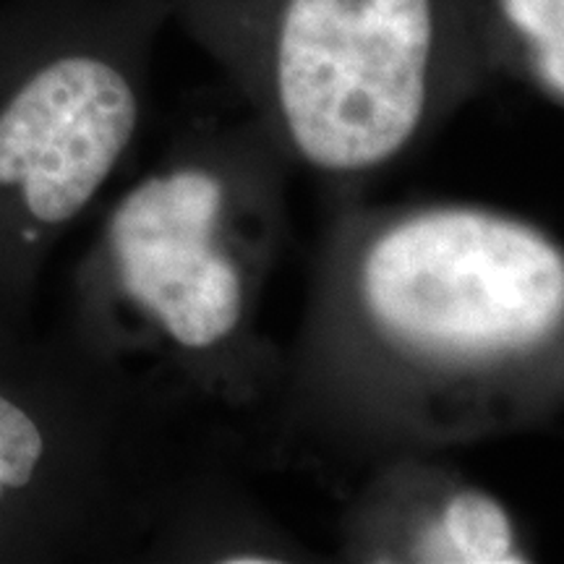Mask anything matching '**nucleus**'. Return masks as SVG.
Segmentation results:
<instances>
[{"label":"nucleus","mask_w":564,"mask_h":564,"mask_svg":"<svg viewBox=\"0 0 564 564\" xmlns=\"http://www.w3.org/2000/svg\"><path fill=\"white\" fill-rule=\"evenodd\" d=\"M564 405V249L468 202L343 204L285 352L278 432L371 465L552 426Z\"/></svg>","instance_id":"f257e3e1"},{"label":"nucleus","mask_w":564,"mask_h":564,"mask_svg":"<svg viewBox=\"0 0 564 564\" xmlns=\"http://www.w3.org/2000/svg\"><path fill=\"white\" fill-rule=\"evenodd\" d=\"M288 165L257 123L175 141L105 209L63 327L192 413L278 398L262 306L288 241Z\"/></svg>","instance_id":"f03ea898"},{"label":"nucleus","mask_w":564,"mask_h":564,"mask_svg":"<svg viewBox=\"0 0 564 564\" xmlns=\"http://www.w3.org/2000/svg\"><path fill=\"white\" fill-rule=\"evenodd\" d=\"M183 419L63 324L0 316V564L147 562L204 457Z\"/></svg>","instance_id":"7ed1b4c3"},{"label":"nucleus","mask_w":564,"mask_h":564,"mask_svg":"<svg viewBox=\"0 0 564 564\" xmlns=\"http://www.w3.org/2000/svg\"><path fill=\"white\" fill-rule=\"evenodd\" d=\"M238 30L257 126L340 188L411 158L465 91L460 0H264Z\"/></svg>","instance_id":"20e7f679"},{"label":"nucleus","mask_w":564,"mask_h":564,"mask_svg":"<svg viewBox=\"0 0 564 564\" xmlns=\"http://www.w3.org/2000/svg\"><path fill=\"white\" fill-rule=\"evenodd\" d=\"M144 100L102 45H63L0 79V316L32 319L42 272L131 160Z\"/></svg>","instance_id":"39448f33"},{"label":"nucleus","mask_w":564,"mask_h":564,"mask_svg":"<svg viewBox=\"0 0 564 564\" xmlns=\"http://www.w3.org/2000/svg\"><path fill=\"white\" fill-rule=\"evenodd\" d=\"M442 455L366 468L340 518V554L358 564H528V533L497 494Z\"/></svg>","instance_id":"423d86ee"},{"label":"nucleus","mask_w":564,"mask_h":564,"mask_svg":"<svg viewBox=\"0 0 564 564\" xmlns=\"http://www.w3.org/2000/svg\"><path fill=\"white\" fill-rule=\"evenodd\" d=\"M308 549L217 468L199 465L183 481L154 533L147 562L295 564Z\"/></svg>","instance_id":"0eeeda50"},{"label":"nucleus","mask_w":564,"mask_h":564,"mask_svg":"<svg viewBox=\"0 0 564 564\" xmlns=\"http://www.w3.org/2000/svg\"><path fill=\"white\" fill-rule=\"evenodd\" d=\"M525 74L556 108L564 102V0H494Z\"/></svg>","instance_id":"6e6552de"}]
</instances>
